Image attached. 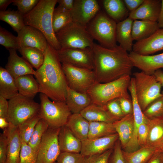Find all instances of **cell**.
<instances>
[{
	"instance_id": "obj_1",
	"label": "cell",
	"mask_w": 163,
	"mask_h": 163,
	"mask_svg": "<svg viewBox=\"0 0 163 163\" xmlns=\"http://www.w3.org/2000/svg\"><path fill=\"white\" fill-rule=\"evenodd\" d=\"M92 48L96 82L107 83L131 75L133 63L127 51L121 46L108 48L94 43Z\"/></svg>"
},
{
	"instance_id": "obj_2",
	"label": "cell",
	"mask_w": 163,
	"mask_h": 163,
	"mask_svg": "<svg viewBox=\"0 0 163 163\" xmlns=\"http://www.w3.org/2000/svg\"><path fill=\"white\" fill-rule=\"evenodd\" d=\"M44 56L42 65L34 75L40 92L52 101L66 102L68 85L57 50L48 43Z\"/></svg>"
},
{
	"instance_id": "obj_3",
	"label": "cell",
	"mask_w": 163,
	"mask_h": 163,
	"mask_svg": "<svg viewBox=\"0 0 163 163\" xmlns=\"http://www.w3.org/2000/svg\"><path fill=\"white\" fill-rule=\"evenodd\" d=\"M57 0H39L36 6L24 15L25 25L34 27L45 36L48 43L56 50L61 47L56 36L53 26L52 18Z\"/></svg>"
},
{
	"instance_id": "obj_4",
	"label": "cell",
	"mask_w": 163,
	"mask_h": 163,
	"mask_svg": "<svg viewBox=\"0 0 163 163\" xmlns=\"http://www.w3.org/2000/svg\"><path fill=\"white\" fill-rule=\"evenodd\" d=\"M131 79L130 75H126L107 83L96 82L87 91L92 104L103 106L115 99L121 97L131 99L128 91Z\"/></svg>"
},
{
	"instance_id": "obj_5",
	"label": "cell",
	"mask_w": 163,
	"mask_h": 163,
	"mask_svg": "<svg viewBox=\"0 0 163 163\" xmlns=\"http://www.w3.org/2000/svg\"><path fill=\"white\" fill-rule=\"evenodd\" d=\"M116 22L102 11H99L86 28L93 39L101 46L108 48L116 46Z\"/></svg>"
},
{
	"instance_id": "obj_6",
	"label": "cell",
	"mask_w": 163,
	"mask_h": 163,
	"mask_svg": "<svg viewBox=\"0 0 163 163\" xmlns=\"http://www.w3.org/2000/svg\"><path fill=\"white\" fill-rule=\"evenodd\" d=\"M55 34L61 48H92L94 43L86 27L73 21Z\"/></svg>"
},
{
	"instance_id": "obj_7",
	"label": "cell",
	"mask_w": 163,
	"mask_h": 163,
	"mask_svg": "<svg viewBox=\"0 0 163 163\" xmlns=\"http://www.w3.org/2000/svg\"><path fill=\"white\" fill-rule=\"evenodd\" d=\"M136 96L143 111L154 100L162 95V87L154 75H149L141 71L133 73Z\"/></svg>"
},
{
	"instance_id": "obj_8",
	"label": "cell",
	"mask_w": 163,
	"mask_h": 163,
	"mask_svg": "<svg viewBox=\"0 0 163 163\" xmlns=\"http://www.w3.org/2000/svg\"><path fill=\"white\" fill-rule=\"evenodd\" d=\"M38 114L49 126L59 128L66 125L72 114L65 102L51 101L45 94L40 93Z\"/></svg>"
},
{
	"instance_id": "obj_9",
	"label": "cell",
	"mask_w": 163,
	"mask_h": 163,
	"mask_svg": "<svg viewBox=\"0 0 163 163\" xmlns=\"http://www.w3.org/2000/svg\"><path fill=\"white\" fill-rule=\"evenodd\" d=\"M8 120L18 127L27 120L37 114L40 104L33 99L20 94L9 100Z\"/></svg>"
},
{
	"instance_id": "obj_10",
	"label": "cell",
	"mask_w": 163,
	"mask_h": 163,
	"mask_svg": "<svg viewBox=\"0 0 163 163\" xmlns=\"http://www.w3.org/2000/svg\"><path fill=\"white\" fill-rule=\"evenodd\" d=\"M68 86L79 92L87 91L96 82L93 70L62 63Z\"/></svg>"
},
{
	"instance_id": "obj_11",
	"label": "cell",
	"mask_w": 163,
	"mask_h": 163,
	"mask_svg": "<svg viewBox=\"0 0 163 163\" xmlns=\"http://www.w3.org/2000/svg\"><path fill=\"white\" fill-rule=\"evenodd\" d=\"M60 129L49 127L39 145L37 163H53L56 161L61 153L58 141Z\"/></svg>"
},
{
	"instance_id": "obj_12",
	"label": "cell",
	"mask_w": 163,
	"mask_h": 163,
	"mask_svg": "<svg viewBox=\"0 0 163 163\" xmlns=\"http://www.w3.org/2000/svg\"><path fill=\"white\" fill-rule=\"evenodd\" d=\"M57 51L62 63L94 70V57L92 48H61Z\"/></svg>"
},
{
	"instance_id": "obj_13",
	"label": "cell",
	"mask_w": 163,
	"mask_h": 163,
	"mask_svg": "<svg viewBox=\"0 0 163 163\" xmlns=\"http://www.w3.org/2000/svg\"><path fill=\"white\" fill-rule=\"evenodd\" d=\"M99 11V6L96 0H74L70 13L73 21L86 27Z\"/></svg>"
},
{
	"instance_id": "obj_14",
	"label": "cell",
	"mask_w": 163,
	"mask_h": 163,
	"mask_svg": "<svg viewBox=\"0 0 163 163\" xmlns=\"http://www.w3.org/2000/svg\"><path fill=\"white\" fill-rule=\"evenodd\" d=\"M119 139L117 133L94 139L82 141L80 153L85 157L101 154L113 149Z\"/></svg>"
},
{
	"instance_id": "obj_15",
	"label": "cell",
	"mask_w": 163,
	"mask_h": 163,
	"mask_svg": "<svg viewBox=\"0 0 163 163\" xmlns=\"http://www.w3.org/2000/svg\"><path fill=\"white\" fill-rule=\"evenodd\" d=\"M17 34L20 48H34L44 53L48 43L45 35L39 30L25 25Z\"/></svg>"
},
{
	"instance_id": "obj_16",
	"label": "cell",
	"mask_w": 163,
	"mask_h": 163,
	"mask_svg": "<svg viewBox=\"0 0 163 163\" xmlns=\"http://www.w3.org/2000/svg\"><path fill=\"white\" fill-rule=\"evenodd\" d=\"M133 66L149 75H154L157 70L163 68V53L152 55H142L133 51L129 54Z\"/></svg>"
},
{
	"instance_id": "obj_17",
	"label": "cell",
	"mask_w": 163,
	"mask_h": 163,
	"mask_svg": "<svg viewBox=\"0 0 163 163\" xmlns=\"http://www.w3.org/2000/svg\"><path fill=\"white\" fill-rule=\"evenodd\" d=\"M128 90L131 94L133 105L134 129L132 138L123 150L132 152L139 148L137 142L138 131L140 125L146 120V117L144 115L138 101L134 84H131L128 87Z\"/></svg>"
},
{
	"instance_id": "obj_18",
	"label": "cell",
	"mask_w": 163,
	"mask_h": 163,
	"mask_svg": "<svg viewBox=\"0 0 163 163\" xmlns=\"http://www.w3.org/2000/svg\"><path fill=\"white\" fill-rule=\"evenodd\" d=\"M163 50V28H159L148 38L136 41L132 51L142 55H149Z\"/></svg>"
},
{
	"instance_id": "obj_19",
	"label": "cell",
	"mask_w": 163,
	"mask_h": 163,
	"mask_svg": "<svg viewBox=\"0 0 163 163\" xmlns=\"http://www.w3.org/2000/svg\"><path fill=\"white\" fill-rule=\"evenodd\" d=\"M16 50H8L9 55L5 69L14 79L27 75H34L36 70L24 58L18 55Z\"/></svg>"
},
{
	"instance_id": "obj_20",
	"label": "cell",
	"mask_w": 163,
	"mask_h": 163,
	"mask_svg": "<svg viewBox=\"0 0 163 163\" xmlns=\"http://www.w3.org/2000/svg\"><path fill=\"white\" fill-rule=\"evenodd\" d=\"M161 4V0H144L137 9L130 12L129 17L133 20L140 19L157 22Z\"/></svg>"
},
{
	"instance_id": "obj_21",
	"label": "cell",
	"mask_w": 163,
	"mask_h": 163,
	"mask_svg": "<svg viewBox=\"0 0 163 163\" xmlns=\"http://www.w3.org/2000/svg\"><path fill=\"white\" fill-rule=\"evenodd\" d=\"M3 132L8 139L7 163H20L21 141L18 127L10 123Z\"/></svg>"
},
{
	"instance_id": "obj_22",
	"label": "cell",
	"mask_w": 163,
	"mask_h": 163,
	"mask_svg": "<svg viewBox=\"0 0 163 163\" xmlns=\"http://www.w3.org/2000/svg\"><path fill=\"white\" fill-rule=\"evenodd\" d=\"M58 141L61 152L80 153L82 141L66 125L60 128Z\"/></svg>"
},
{
	"instance_id": "obj_23",
	"label": "cell",
	"mask_w": 163,
	"mask_h": 163,
	"mask_svg": "<svg viewBox=\"0 0 163 163\" xmlns=\"http://www.w3.org/2000/svg\"><path fill=\"white\" fill-rule=\"evenodd\" d=\"M66 103L72 113H80L92 104L91 99L87 93L79 92L68 86Z\"/></svg>"
},
{
	"instance_id": "obj_24",
	"label": "cell",
	"mask_w": 163,
	"mask_h": 163,
	"mask_svg": "<svg viewBox=\"0 0 163 163\" xmlns=\"http://www.w3.org/2000/svg\"><path fill=\"white\" fill-rule=\"evenodd\" d=\"M118 135L122 149H124L131 140L133 133L134 117L133 113L125 115L113 123Z\"/></svg>"
},
{
	"instance_id": "obj_25",
	"label": "cell",
	"mask_w": 163,
	"mask_h": 163,
	"mask_svg": "<svg viewBox=\"0 0 163 163\" xmlns=\"http://www.w3.org/2000/svg\"><path fill=\"white\" fill-rule=\"evenodd\" d=\"M133 20L129 17L118 22L116 26V39L120 45L127 51H132L133 45L132 30Z\"/></svg>"
},
{
	"instance_id": "obj_26",
	"label": "cell",
	"mask_w": 163,
	"mask_h": 163,
	"mask_svg": "<svg viewBox=\"0 0 163 163\" xmlns=\"http://www.w3.org/2000/svg\"><path fill=\"white\" fill-rule=\"evenodd\" d=\"M147 118L149 132L146 145L161 149L163 145V116Z\"/></svg>"
},
{
	"instance_id": "obj_27",
	"label": "cell",
	"mask_w": 163,
	"mask_h": 163,
	"mask_svg": "<svg viewBox=\"0 0 163 163\" xmlns=\"http://www.w3.org/2000/svg\"><path fill=\"white\" fill-rule=\"evenodd\" d=\"M89 122L98 121L113 123L118 120L111 114L104 106L91 104L80 113Z\"/></svg>"
},
{
	"instance_id": "obj_28",
	"label": "cell",
	"mask_w": 163,
	"mask_h": 163,
	"mask_svg": "<svg viewBox=\"0 0 163 163\" xmlns=\"http://www.w3.org/2000/svg\"><path fill=\"white\" fill-rule=\"evenodd\" d=\"M65 125L81 141L88 138L89 122L80 113H72Z\"/></svg>"
},
{
	"instance_id": "obj_29",
	"label": "cell",
	"mask_w": 163,
	"mask_h": 163,
	"mask_svg": "<svg viewBox=\"0 0 163 163\" xmlns=\"http://www.w3.org/2000/svg\"><path fill=\"white\" fill-rule=\"evenodd\" d=\"M159 28L156 21L149 20H134L132 35L136 41L145 39L152 35Z\"/></svg>"
},
{
	"instance_id": "obj_30",
	"label": "cell",
	"mask_w": 163,
	"mask_h": 163,
	"mask_svg": "<svg viewBox=\"0 0 163 163\" xmlns=\"http://www.w3.org/2000/svg\"><path fill=\"white\" fill-rule=\"evenodd\" d=\"M32 75H27L14 79L19 94L23 96L33 99L40 92L39 85Z\"/></svg>"
},
{
	"instance_id": "obj_31",
	"label": "cell",
	"mask_w": 163,
	"mask_h": 163,
	"mask_svg": "<svg viewBox=\"0 0 163 163\" xmlns=\"http://www.w3.org/2000/svg\"><path fill=\"white\" fill-rule=\"evenodd\" d=\"M160 149L146 145L132 152L122 150V153L125 163H147L153 155Z\"/></svg>"
},
{
	"instance_id": "obj_32",
	"label": "cell",
	"mask_w": 163,
	"mask_h": 163,
	"mask_svg": "<svg viewBox=\"0 0 163 163\" xmlns=\"http://www.w3.org/2000/svg\"><path fill=\"white\" fill-rule=\"evenodd\" d=\"M19 94L14 78L4 68L0 67V96L9 100Z\"/></svg>"
},
{
	"instance_id": "obj_33",
	"label": "cell",
	"mask_w": 163,
	"mask_h": 163,
	"mask_svg": "<svg viewBox=\"0 0 163 163\" xmlns=\"http://www.w3.org/2000/svg\"><path fill=\"white\" fill-rule=\"evenodd\" d=\"M102 2L107 15L116 22L123 21L127 15V9L123 0H104Z\"/></svg>"
},
{
	"instance_id": "obj_34",
	"label": "cell",
	"mask_w": 163,
	"mask_h": 163,
	"mask_svg": "<svg viewBox=\"0 0 163 163\" xmlns=\"http://www.w3.org/2000/svg\"><path fill=\"white\" fill-rule=\"evenodd\" d=\"M113 123L103 122H89L88 138L94 139L116 133Z\"/></svg>"
},
{
	"instance_id": "obj_35",
	"label": "cell",
	"mask_w": 163,
	"mask_h": 163,
	"mask_svg": "<svg viewBox=\"0 0 163 163\" xmlns=\"http://www.w3.org/2000/svg\"><path fill=\"white\" fill-rule=\"evenodd\" d=\"M24 17V15L18 10L0 11V20L8 24L17 33L25 25Z\"/></svg>"
},
{
	"instance_id": "obj_36",
	"label": "cell",
	"mask_w": 163,
	"mask_h": 163,
	"mask_svg": "<svg viewBox=\"0 0 163 163\" xmlns=\"http://www.w3.org/2000/svg\"><path fill=\"white\" fill-rule=\"evenodd\" d=\"M20 53L36 70L42 65L44 59V53L40 50L30 47H21L18 50Z\"/></svg>"
},
{
	"instance_id": "obj_37",
	"label": "cell",
	"mask_w": 163,
	"mask_h": 163,
	"mask_svg": "<svg viewBox=\"0 0 163 163\" xmlns=\"http://www.w3.org/2000/svg\"><path fill=\"white\" fill-rule=\"evenodd\" d=\"M41 119L38 113L18 126L21 142L28 143L35 127Z\"/></svg>"
},
{
	"instance_id": "obj_38",
	"label": "cell",
	"mask_w": 163,
	"mask_h": 163,
	"mask_svg": "<svg viewBox=\"0 0 163 163\" xmlns=\"http://www.w3.org/2000/svg\"><path fill=\"white\" fill-rule=\"evenodd\" d=\"M49 127L47 123L41 119L35 127L28 144L37 152L42 137Z\"/></svg>"
},
{
	"instance_id": "obj_39",
	"label": "cell",
	"mask_w": 163,
	"mask_h": 163,
	"mask_svg": "<svg viewBox=\"0 0 163 163\" xmlns=\"http://www.w3.org/2000/svg\"><path fill=\"white\" fill-rule=\"evenodd\" d=\"M0 44L8 50L14 49L18 50L20 47L17 36H15L1 26Z\"/></svg>"
},
{
	"instance_id": "obj_40",
	"label": "cell",
	"mask_w": 163,
	"mask_h": 163,
	"mask_svg": "<svg viewBox=\"0 0 163 163\" xmlns=\"http://www.w3.org/2000/svg\"><path fill=\"white\" fill-rule=\"evenodd\" d=\"M72 21L70 11L59 12L53 11L52 23L55 33L56 34Z\"/></svg>"
},
{
	"instance_id": "obj_41",
	"label": "cell",
	"mask_w": 163,
	"mask_h": 163,
	"mask_svg": "<svg viewBox=\"0 0 163 163\" xmlns=\"http://www.w3.org/2000/svg\"><path fill=\"white\" fill-rule=\"evenodd\" d=\"M143 113L148 118L163 116V95L150 104Z\"/></svg>"
},
{
	"instance_id": "obj_42",
	"label": "cell",
	"mask_w": 163,
	"mask_h": 163,
	"mask_svg": "<svg viewBox=\"0 0 163 163\" xmlns=\"http://www.w3.org/2000/svg\"><path fill=\"white\" fill-rule=\"evenodd\" d=\"M37 152L27 143L21 142L20 163H37Z\"/></svg>"
},
{
	"instance_id": "obj_43",
	"label": "cell",
	"mask_w": 163,
	"mask_h": 163,
	"mask_svg": "<svg viewBox=\"0 0 163 163\" xmlns=\"http://www.w3.org/2000/svg\"><path fill=\"white\" fill-rule=\"evenodd\" d=\"M56 161L58 163H86L85 158L80 153L61 152Z\"/></svg>"
},
{
	"instance_id": "obj_44",
	"label": "cell",
	"mask_w": 163,
	"mask_h": 163,
	"mask_svg": "<svg viewBox=\"0 0 163 163\" xmlns=\"http://www.w3.org/2000/svg\"><path fill=\"white\" fill-rule=\"evenodd\" d=\"M39 0H14L12 5L24 15L30 12L36 6Z\"/></svg>"
},
{
	"instance_id": "obj_45",
	"label": "cell",
	"mask_w": 163,
	"mask_h": 163,
	"mask_svg": "<svg viewBox=\"0 0 163 163\" xmlns=\"http://www.w3.org/2000/svg\"><path fill=\"white\" fill-rule=\"evenodd\" d=\"M104 106L110 113L118 120L125 116L120 106L118 98L109 101Z\"/></svg>"
},
{
	"instance_id": "obj_46",
	"label": "cell",
	"mask_w": 163,
	"mask_h": 163,
	"mask_svg": "<svg viewBox=\"0 0 163 163\" xmlns=\"http://www.w3.org/2000/svg\"><path fill=\"white\" fill-rule=\"evenodd\" d=\"M149 132V127L146 117L140 125L138 131L137 142L140 148L146 145Z\"/></svg>"
},
{
	"instance_id": "obj_47",
	"label": "cell",
	"mask_w": 163,
	"mask_h": 163,
	"mask_svg": "<svg viewBox=\"0 0 163 163\" xmlns=\"http://www.w3.org/2000/svg\"><path fill=\"white\" fill-rule=\"evenodd\" d=\"M113 149L100 154L85 157L86 163H108Z\"/></svg>"
},
{
	"instance_id": "obj_48",
	"label": "cell",
	"mask_w": 163,
	"mask_h": 163,
	"mask_svg": "<svg viewBox=\"0 0 163 163\" xmlns=\"http://www.w3.org/2000/svg\"><path fill=\"white\" fill-rule=\"evenodd\" d=\"M109 163H125L122 153V149L118 141L116 142L109 159Z\"/></svg>"
},
{
	"instance_id": "obj_49",
	"label": "cell",
	"mask_w": 163,
	"mask_h": 163,
	"mask_svg": "<svg viewBox=\"0 0 163 163\" xmlns=\"http://www.w3.org/2000/svg\"><path fill=\"white\" fill-rule=\"evenodd\" d=\"M8 149V139L4 132L0 135V163L6 162Z\"/></svg>"
},
{
	"instance_id": "obj_50",
	"label": "cell",
	"mask_w": 163,
	"mask_h": 163,
	"mask_svg": "<svg viewBox=\"0 0 163 163\" xmlns=\"http://www.w3.org/2000/svg\"><path fill=\"white\" fill-rule=\"evenodd\" d=\"M118 100L122 111L125 116L133 113L132 98L121 97L118 98Z\"/></svg>"
},
{
	"instance_id": "obj_51",
	"label": "cell",
	"mask_w": 163,
	"mask_h": 163,
	"mask_svg": "<svg viewBox=\"0 0 163 163\" xmlns=\"http://www.w3.org/2000/svg\"><path fill=\"white\" fill-rule=\"evenodd\" d=\"M74 0H57L58 6L54 8V11L59 12H69L72 10Z\"/></svg>"
},
{
	"instance_id": "obj_52",
	"label": "cell",
	"mask_w": 163,
	"mask_h": 163,
	"mask_svg": "<svg viewBox=\"0 0 163 163\" xmlns=\"http://www.w3.org/2000/svg\"><path fill=\"white\" fill-rule=\"evenodd\" d=\"M7 100L0 96V118H5L8 120V102Z\"/></svg>"
},
{
	"instance_id": "obj_53",
	"label": "cell",
	"mask_w": 163,
	"mask_h": 163,
	"mask_svg": "<svg viewBox=\"0 0 163 163\" xmlns=\"http://www.w3.org/2000/svg\"><path fill=\"white\" fill-rule=\"evenodd\" d=\"M144 0H123L127 8L130 12L137 9L143 2Z\"/></svg>"
},
{
	"instance_id": "obj_54",
	"label": "cell",
	"mask_w": 163,
	"mask_h": 163,
	"mask_svg": "<svg viewBox=\"0 0 163 163\" xmlns=\"http://www.w3.org/2000/svg\"><path fill=\"white\" fill-rule=\"evenodd\" d=\"M147 163H163V151L161 149L158 151Z\"/></svg>"
},
{
	"instance_id": "obj_55",
	"label": "cell",
	"mask_w": 163,
	"mask_h": 163,
	"mask_svg": "<svg viewBox=\"0 0 163 163\" xmlns=\"http://www.w3.org/2000/svg\"><path fill=\"white\" fill-rule=\"evenodd\" d=\"M14 1V0H0V11H6L8 6Z\"/></svg>"
},
{
	"instance_id": "obj_56",
	"label": "cell",
	"mask_w": 163,
	"mask_h": 163,
	"mask_svg": "<svg viewBox=\"0 0 163 163\" xmlns=\"http://www.w3.org/2000/svg\"><path fill=\"white\" fill-rule=\"evenodd\" d=\"M154 75L157 81L160 83L163 88V71L159 69L157 70L155 72ZM161 94L163 95V90Z\"/></svg>"
},
{
	"instance_id": "obj_57",
	"label": "cell",
	"mask_w": 163,
	"mask_h": 163,
	"mask_svg": "<svg viewBox=\"0 0 163 163\" xmlns=\"http://www.w3.org/2000/svg\"><path fill=\"white\" fill-rule=\"evenodd\" d=\"M157 22L158 27L159 28H163V0H161V10Z\"/></svg>"
},
{
	"instance_id": "obj_58",
	"label": "cell",
	"mask_w": 163,
	"mask_h": 163,
	"mask_svg": "<svg viewBox=\"0 0 163 163\" xmlns=\"http://www.w3.org/2000/svg\"><path fill=\"white\" fill-rule=\"evenodd\" d=\"M10 125L9 123L5 118H0V128L4 129L8 128Z\"/></svg>"
},
{
	"instance_id": "obj_59",
	"label": "cell",
	"mask_w": 163,
	"mask_h": 163,
	"mask_svg": "<svg viewBox=\"0 0 163 163\" xmlns=\"http://www.w3.org/2000/svg\"><path fill=\"white\" fill-rule=\"evenodd\" d=\"M161 149L163 151V145Z\"/></svg>"
},
{
	"instance_id": "obj_60",
	"label": "cell",
	"mask_w": 163,
	"mask_h": 163,
	"mask_svg": "<svg viewBox=\"0 0 163 163\" xmlns=\"http://www.w3.org/2000/svg\"><path fill=\"white\" fill-rule=\"evenodd\" d=\"M53 163H58L57 161Z\"/></svg>"
},
{
	"instance_id": "obj_61",
	"label": "cell",
	"mask_w": 163,
	"mask_h": 163,
	"mask_svg": "<svg viewBox=\"0 0 163 163\" xmlns=\"http://www.w3.org/2000/svg\"><path fill=\"white\" fill-rule=\"evenodd\" d=\"M7 163L6 162H5V163Z\"/></svg>"
},
{
	"instance_id": "obj_62",
	"label": "cell",
	"mask_w": 163,
	"mask_h": 163,
	"mask_svg": "<svg viewBox=\"0 0 163 163\" xmlns=\"http://www.w3.org/2000/svg\"></svg>"
}]
</instances>
